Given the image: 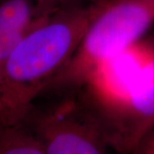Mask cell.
<instances>
[{
  "label": "cell",
  "mask_w": 154,
  "mask_h": 154,
  "mask_svg": "<svg viewBox=\"0 0 154 154\" xmlns=\"http://www.w3.org/2000/svg\"><path fill=\"white\" fill-rule=\"evenodd\" d=\"M0 154H45L42 143L23 122L0 125Z\"/></svg>",
  "instance_id": "8992f818"
},
{
  "label": "cell",
  "mask_w": 154,
  "mask_h": 154,
  "mask_svg": "<svg viewBox=\"0 0 154 154\" xmlns=\"http://www.w3.org/2000/svg\"><path fill=\"white\" fill-rule=\"evenodd\" d=\"M101 5L75 53L45 94L89 86L109 61L134 44L154 23V0H110Z\"/></svg>",
  "instance_id": "7a4b0ae2"
},
{
  "label": "cell",
  "mask_w": 154,
  "mask_h": 154,
  "mask_svg": "<svg viewBox=\"0 0 154 154\" xmlns=\"http://www.w3.org/2000/svg\"><path fill=\"white\" fill-rule=\"evenodd\" d=\"M60 5L53 0H0V66L22 38Z\"/></svg>",
  "instance_id": "5b68a950"
},
{
  "label": "cell",
  "mask_w": 154,
  "mask_h": 154,
  "mask_svg": "<svg viewBox=\"0 0 154 154\" xmlns=\"http://www.w3.org/2000/svg\"><path fill=\"white\" fill-rule=\"evenodd\" d=\"M83 89L58 94L62 99L43 108L34 105L22 122L45 154L106 153L110 148L99 101Z\"/></svg>",
  "instance_id": "3957f363"
},
{
  "label": "cell",
  "mask_w": 154,
  "mask_h": 154,
  "mask_svg": "<svg viewBox=\"0 0 154 154\" xmlns=\"http://www.w3.org/2000/svg\"><path fill=\"white\" fill-rule=\"evenodd\" d=\"M135 153L154 154V128L140 144Z\"/></svg>",
  "instance_id": "52a82bcc"
},
{
  "label": "cell",
  "mask_w": 154,
  "mask_h": 154,
  "mask_svg": "<svg viewBox=\"0 0 154 154\" xmlns=\"http://www.w3.org/2000/svg\"><path fill=\"white\" fill-rule=\"evenodd\" d=\"M85 1H88V2H90V3H93V4H105L106 2L110 1V0H85Z\"/></svg>",
  "instance_id": "ba28073f"
},
{
  "label": "cell",
  "mask_w": 154,
  "mask_h": 154,
  "mask_svg": "<svg viewBox=\"0 0 154 154\" xmlns=\"http://www.w3.org/2000/svg\"><path fill=\"white\" fill-rule=\"evenodd\" d=\"M53 1L57 2V4H60V5H62V4H64V3L69 2V1H71V0H53Z\"/></svg>",
  "instance_id": "9c48e42d"
},
{
  "label": "cell",
  "mask_w": 154,
  "mask_h": 154,
  "mask_svg": "<svg viewBox=\"0 0 154 154\" xmlns=\"http://www.w3.org/2000/svg\"><path fill=\"white\" fill-rule=\"evenodd\" d=\"M101 5L66 2L12 50L0 66V125L21 123L66 65Z\"/></svg>",
  "instance_id": "6da1fadb"
},
{
  "label": "cell",
  "mask_w": 154,
  "mask_h": 154,
  "mask_svg": "<svg viewBox=\"0 0 154 154\" xmlns=\"http://www.w3.org/2000/svg\"><path fill=\"white\" fill-rule=\"evenodd\" d=\"M98 99L110 148L135 153L154 128V57L124 94L112 100Z\"/></svg>",
  "instance_id": "277c9868"
}]
</instances>
